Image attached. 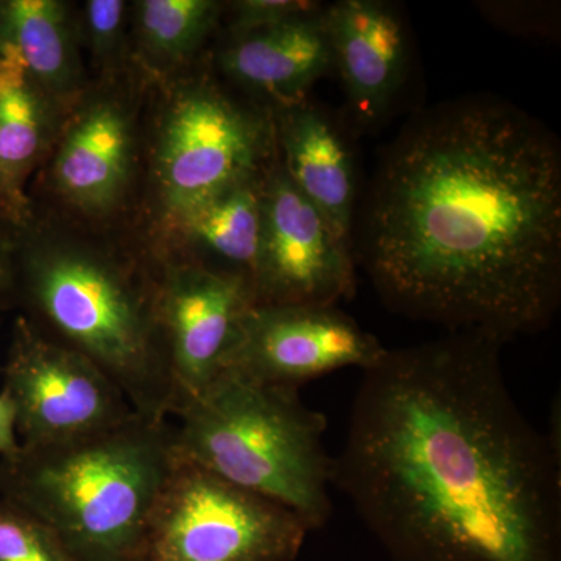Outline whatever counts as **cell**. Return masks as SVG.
I'll use <instances>...</instances> for the list:
<instances>
[{
	"instance_id": "9",
	"label": "cell",
	"mask_w": 561,
	"mask_h": 561,
	"mask_svg": "<svg viewBox=\"0 0 561 561\" xmlns=\"http://www.w3.org/2000/svg\"><path fill=\"white\" fill-rule=\"evenodd\" d=\"M139 157L138 111L119 79L91 84L66 119L44 164V187L84 224H105L124 210Z\"/></svg>"
},
{
	"instance_id": "15",
	"label": "cell",
	"mask_w": 561,
	"mask_h": 561,
	"mask_svg": "<svg viewBox=\"0 0 561 561\" xmlns=\"http://www.w3.org/2000/svg\"><path fill=\"white\" fill-rule=\"evenodd\" d=\"M69 114L7 44L0 55V220L14 230L35 217L28 181L49 160Z\"/></svg>"
},
{
	"instance_id": "2",
	"label": "cell",
	"mask_w": 561,
	"mask_h": 561,
	"mask_svg": "<svg viewBox=\"0 0 561 561\" xmlns=\"http://www.w3.org/2000/svg\"><path fill=\"white\" fill-rule=\"evenodd\" d=\"M501 348L448 332L362 371L332 485L391 560L561 561V453Z\"/></svg>"
},
{
	"instance_id": "10",
	"label": "cell",
	"mask_w": 561,
	"mask_h": 561,
	"mask_svg": "<svg viewBox=\"0 0 561 561\" xmlns=\"http://www.w3.org/2000/svg\"><path fill=\"white\" fill-rule=\"evenodd\" d=\"M254 305L335 306L356 290V257L291 184L276 153L262 192Z\"/></svg>"
},
{
	"instance_id": "6",
	"label": "cell",
	"mask_w": 561,
	"mask_h": 561,
	"mask_svg": "<svg viewBox=\"0 0 561 561\" xmlns=\"http://www.w3.org/2000/svg\"><path fill=\"white\" fill-rule=\"evenodd\" d=\"M276 158L272 110L232 98L208 76L176 79L150 142V187L161 228Z\"/></svg>"
},
{
	"instance_id": "25",
	"label": "cell",
	"mask_w": 561,
	"mask_h": 561,
	"mask_svg": "<svg viewBox=\"0 0 561 561\" xmlns=\"http://www.w3.org/2000/svg\"><path fill=\"white\" fill-rule=\"evenodd\" d=\"M9 38H7L5 22H3L2 10H0V55L5 50Z\"/></svg>"
},
{
	"instance_id": "24",
	"label": "cell",
	"mask_w": 561,
	"mask_h": 561,
	"mask_svg": "<svg viewBox=\"0 0 561 561\" xmlns=\"http://www.w3.org/2000/svg\"><path fill=\"white\" fill-rule=\"evenodd\" d=\"M14 249V228L0 220V297L9 283L11 254Z\"/></svg>"
},
{
	"instance_id": "4",
	"label": "cell",
	"mask_w": 561,
	"mask_h": 561,
	"mask_svg": "<svg viewBox=\"0 0 561 561\" xmlns=\"http://www.w3.org/2000/svg\"><path fill=\"white\" fill-rule=\"evenodd\" d=\"M179 460L175 427L135 415L0 460V496L41 519L73 561H133Z\"/></svg>"
},
{
	"instance_id": "7",
	"label": "cell",
	"mask_w": 561,
	"mask_h": 561,
	"mask_svg": "<svg viewBox=\"0 0 561 561\" xmlns=\"http://www.w3.org/2000/svg\"><path fill=\"white\" fill-rule=\"evenodd\" d=\"M308 534L287 508L179 454L133 561H295Z\"/></svg>"
},
{
	"instance_id": "16",
	"label": "cell",
	"mask_w": 561,
	"mask_h": 561,
	"mask_svg": "<svg viewBox=\"0 0 561 561\" xmlns=\"http://www.w3.org/2000/svg\"><path fill=\"white\" fill-rule=\"evenodd\" d=\"M220 72L267 108L308 99L332 69L323 7L275 27L230 36L217 54Z\"/></svg>"
},
{
	"instance_id": "22",
	"label": "cell",
	"mask_w": 561,
	"mask_h": 561,
	"mask_svg": "<svg viewBox=\"0 0 561 561\" xmlns=\"http://www.w3.org/2000/svg\"><path fill=\"white\" fill-rule=\"evenodd\" d=\"M230 10V36L275 27L295 18L305 16L321 9L320 3L309 0H238L228 3Z\"/></svg>"
},
{
	"instance_id": "21",
	"label": "cell",
	"mask_w": 561,
	"mask_h": 561,
	"mask_svg": "<svg viewBox=\"0 0 561 561\" xmlns=\"http://www.w3.org/2000/svg\"><path fill=\"white\" fill-rule=\"evenodd\" d=\"M0 561H73L41 519L0 496Z\"/></svg>"
},
{
	"instance_id": "17",
	"label": "cell",
	"mask_w": 561,
	"mask_h": 561,
	"mask_svg": "<svg viewBox=\"0 0 561 561\" xmlns=\"http://www.w3.org/2000/svg\"><path fill=\"white\" fill-rule=\"evenodd\" d=\"M265 175L267 172L232 184L162 227L179 245L157 256L183 257L216 271L238 273L253 283Z\"/></svg>"
},
{
	"instance_id": "19",
	"label": "cell",
	"mask_w": 561,
	"mask_h": 561,
	"mask_svg": "<svg viewBox=\"0 0 561 561\" xmlns=\"http://www.w3.org/2000/svg\"><path fill=\"white\" fill-rule=\"evenodd\" d=\"M225 3L217 0L133 2V49L153 76H173L190 65L219 24Z\"/></svg>"
},
{
	"instance_id": "14",
	"label": "cell",
	"mask_w": 561,
	"mask_h": 561,
	"mask_svg": "<svg viewBox=\"0 0 561 561\" xmlns=\"http://www.w3.org/2000/svg\"><path fill=\"white\" fill-rule=\"evenodd\" d=\"M271 110L284 172L353 249L356 165L341 125L308 99Z\"/></svg>"
},
{
	"instance_id": "18",
	"label": "cell",
	"mask_w": 561,
	"mask_h": 561,
	"mask_svg": "<svg viewBox=\"0 0 561 561\" xmlns=\"http://www.w3.org/2000/svg\"><path fill=\"white\" fill-rule=\"evenodd\" d=\"M0 10L7 38L33 79L70 113L91 88L72 5L62 0H0Z\"/></svg>"
},
{
	"instance_id": "12",
	"label": "cell",
	"mask_w": 561,
	"mask_h": 561,
	"mask_svg": "<svg viewBox=\"0 0 561 561\" xmlns=\"http://www.w3.org/2000/svg\"><path fill=\"white\" fill-rule=\"evenodd\" d=\"M386 351L337 306L253 305L224 371L300 390L302 383L343 368L368 370Z\"/></svg>"
},
{
	"instance_id": "11",
	"label": "cell",
	"mask_w": 561,
	"mask_h": 561,
	"mask_svg": "<svg viewBox=\"0 0 561 561\" xmlns=\"http://www.w3.org/2000/svg\"><path fill=\"white\" fill-rule=\"evenodd\" d=\"M158 319L181 409L224 371L245 313L256 302L253 283L175 256H153Z\"/></svg>"
},
{
	"instance_id": "1",
	"label": "cell",
	"mask_w": 561,
	"mask_h": 561,
	"mask_svg": "<svg viewBox=\"0 0 561 561\" xmlns=\"http://www.w3.org/2000/svg\"><path fill=\"white\" fill-rule=\"evenodd\" d=\"M357 254L391 312L504 346L561 305V147L496 95L420 111L381 157Z\"/></svg>"
},
{
	"instance_id": "20",
	"label": "cell",
	"mask_w": 561,
	"mask_h": 561,
	"mask_svg": "<svg viewBox=\"0 0 561 561\" xmlns=\"http://www.w3.org/2000/svg\"><path fill=\"white\" fill-rule=\"evenodd\" d=\"M124 0H88L79 18L81 47L91 55L102 80L119 79L130 49L128 14Z\"/></svg>"
},
{
	"instance_id": "5",
	"label": "cell",
	"mask_w": 561,
	"mask_h": 561,
	"mask_svg": "<svg viewBox=\"0 0 561 561\" xmlns=\"http://www.w3.org/2000/svg\"><path fill=\"white\" fill-rule=\"evenodd\" d=\"M298 393L221 371L176 415L175 442L184 459L276 502L312 531L331 519L334 457L324 448L327 416Z\"/></svg>"
},
{
	"instance_id": "13",
	"label": "cell",
	"mask_w": 561,
	"mask_h": 561,
	"mask_svg": "<svg viewBox=\"0 0 561 561\" xmlns=\"http://www.w3.org/2000/svg\"><path fill=\"white\" fill-rule=\"evenodd\" d=\"M332 69L341 76L360 128L381 124L404 87L409 41L400 11L381 0H339L323 7Z\"/></svg>"
},
{
	"instance_id": "8",
	"label": "cell",
	"mask_w": 561,
	"mask_h": 561,
	"mask_svg": "<svg viewBox=\"0 0 561 561\" xmlns=\"http://www.w3.org/2000/svg\"><path fill=\"white\" fill-rule=\"evenodd\" d=\"M2 373L22 446L84 437L136 413L98 365L20 316Z\"/></svg>"
},
{
	"instance_id": "23",
	"label": "cell",
	"mask_w": 561,
	"mask_h": 561,
	"mask_svg": "<svg viewBox=\"0 0 561 561\" xmlns=\"http://www.w3.org/2000/svg\"><path fill=\"white\" fill-rule=\"evenodd\" d=\"M18 440V413L13 401L5 391L0 390V460L10 459L20 453Z\"/></svg>"
},
{
	"instance_id": "3",
	"label": "cell",
	"mask_w": 561,
	"mask_h": 561,
	"mask_svg": "<svg viewBox=\"0 0 561 561\" xmlns=\"http://www.w3.org/2000/svg\"><path fill=\"white\" fill-rule=\"evenodd\" d=\"M0 308L79 351L116 383L133 411L168 421L179 409L160 319L157 265L79 228L35 217L14 230Z\"/></svg>"
}]
</instances>
